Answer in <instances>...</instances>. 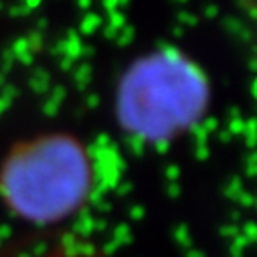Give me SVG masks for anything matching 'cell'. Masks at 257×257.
<instances>
[{"instance_id":"obj_1","label":"cell","mask_w":257,"mask_h":257,"mask_svg":"<svg viewBox=\"0 0 257 257\" xmlns=\"http://www.w3.org/2000/svg\"><path fill=\"white\" fill-rule=\"evenodd\" d=\"M207 71L186 53L166 47L136 57L117 79L115 121L142 144H168L188 134L211 109Z\"/></svg>"},{"instance_id":"obj_2","label":"cell","mask_w":257,"mask_h":257,"mask_svg":"<svg viewBox=\"0 0 257 257\" xmlns=\"http://www.w3.org/2000/svg\"><path fill=\"white\" fill-rule=\"evenodd\" d=\"M95 182L91 150L73 134L49 132L9 152L0 168V197L15 217L51 225L83 209Z\"/></svg>"}]
</instances>
